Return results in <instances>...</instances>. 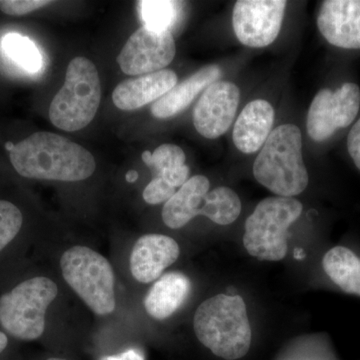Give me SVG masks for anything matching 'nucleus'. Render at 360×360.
<instances>
[{"label": "nucleus", "instance_id": "nucleus-1", "mask_svg": "<svg viewBox=\"0 0 360 360\" xmlns=\"http://www.w3.org/2000/svg\"><path fill=\"white\" fill-rule=\"evenodd\" d=\"M9 155L14 169L26 179L82 181L96 169L86 148L51 132H35L15 144Z\"/></svg>", "mask_w": 360, "mask_h": 360}, {"label": "nucleus", "instance_id": "nucleus-2", "mask_svg": "<svg viewBox=\"0 0 360 360\" xmlns=\"http://www.w3.org/2000/svg\"><path fill=\"white\" fill-rule=\"evenodd\" d=\"M193 329L201 345L220 359H243L250 352L252 335L241 296L222 293L208 298L196 309Z\"/></svg>", "mask_w": 360, "mask_h": 360}, {"label": "nucleus", "instance_id": "nucleus-3", "mask_svg": "<svg viewBox=\"0 0 360 360\" xmlns=\"http://www.w3.org/2000/svg\"><path fill=\"white\" fill-rule=\"evenodd\" d=\"M255 179L281 198H293L309 186L302 158V134L295 124L272 130L253 165Z\"/></svg>", "mask_w": 360, "mask_h": 360}, {"label": "nucleus", "instance_id": "nucleus-4", "mask_svg": "<svg viewBox=\"0 0 360 360\" xmlns=\"http://www.w3.org/2000/svg\"><path fill=\"white\" fill-rule=\"evenodd\" d=\"M101 101L98 71L91 60L75 58L66 70L65 82L49 106L54 127L65 131H77L94 120Z\"/></svg>", "mask_w": 360, "mask_h": 360}, {"label": "nucleus", "instance_id": "nucleus-5", "mask_svg": "<svg viewBox=\"0 0 360 360\" xmlns=\"http://www.w3.org/2000/svg\"><path fill=\"white\" fill-rule=\"evenodd\" d=\"M302 210V203L293 198L274 196L260 201L245 222V250L259 260H283L288 250V229Z\"/></svg>", "mask_w": 360, "mask_h": 360}, {"label": "nucleus", "instance_id": "nucleus-6", "mask_svg": "<svg viewBox=\"0 0 360 360\" xmlns=\"http://www.w3.org/2000/svg\"><path fill=\"white\" fill-rule=\"evenodd\" d=\"M60 269L66 283L94 314L115 311V274L103 255L86 246H72L63 252Z\"/></svg>", "mask_w": 360, "mask_h": 360}, {"label": "nucleus", "instance_id": "nucleus-7", "mask_svg": "<svg viewBox=\"0 0 360 360\" xmlns=\"http://www.w3.org/2000/svg\"><path fill=\"white\" fill-rule=\"evenodd\" d=\"M58 293V285L47 277L23 281L0 296V324L18 340H37L44 335L45 314Z\"/></svg>", "mask_w": 360, "mask_h": 360}, {"label": "nucleus", "instance_id": "nucleus-8", "mask_svg": "<svg viewBox=\"0 0 360 360\" xmlns=\"http://www.w3.org/2000/svg\"><path fill=\"white\" fill-rule=\"evenodd\" d=\"M359 110L360 89L354 82H345L335 89L319 90L307 113V134L312 141H328L338 130L350 127Z\"/></svg>", "mask_w": 360, "mask_h": 360}, {"label": "nucleus", "instance_id": "nucleus-9", "mask_svg": "<svg viewBox=\"0 0 360 360\" xmlns=\"http://www.w3.org/2000/svg\"><path fill=\"white\" fill-rule=\"evenodd\" d=\"M284 0H238L232 26L240 44L252 49L269 46L278 37L285 13Z\"/></svg>", "mask_w": 360, "mask_h": 360}, {"label": "nucleus", "instance_id": "nucleus-10", "mask_svg": "<svg viewBox=\"0 0 360 360\" xmlns=\"http://www.w3.org/2000/svg\"><path fill=\"white\" fill-rule=\"evenodd\" d=\"M175 53L172 32L142 26L127 40L117 63L125 75L141 77L163 70L174 60Z\"/></svg>", "mask_w": 360, "mask_h": 360}, {"label": "nucleus", "instance_id": "nucleus-11", "mask_svg": "<svg viewBox=\"0 0 360 360\" xmlns=\"http://www.w3.org/2000/svg\"><path fill=\"white\" fill-rule=\"evenodd\" d=\"M240 101V91L229 82H215L201 94L193 110L196 131L207 139H219L231 127Z\"/></svg>", "mask_w": 360, "mask_h": 360}, {"label": "nucleus", "instance_id": "nucleus-12", "mask_svg": "<svg viewBox=\"0 0 360 360\" xmlns=\"http://www.w3.org/2000/svg\"><path fill=\"white\" fill-rule=\"evenodd\" d=\"M316 22L329 44L347 51H360V0L322 1Z\"/></svg>", "mask_w": 360, "mask_h": 360}, {"label": "nucleus", "instance_id": "nucleus-13", "mask_svg": "<svg viewBox=\"0 0 360 360\" xmlns=\"http://www.w3.org/2000/svg\"><path fill=\"white\" fill-rule=\"evenodd\" d=\"M180 248L174 238L146 234L137 239L130 255V271L139 283H150L179 259Z\"/></svg>", "mask_w": 360, "mask_h": 360}, {"label": "nucleus", "instance_id": "nucleus-14", "mask_svg": "<svg viewBox=\"0 0 360 360\" xmlns=\"http://www.w3.org/2000/svg\"><path fill=\"white\" fill-rule=\"evenodd\" d=\"M176 84V73L170 70L127 78L115 87L112 101L122 110H139L146 104L155 103Z\"/></svg>", "mask_w": 360, "mask_h": 360}, {"label": "nucleus", "instance_id": "nucleus-15", "mask_svg": "<svg viewBox=\"0 0 360 360\" xmlns=\"http://www.w3.org/2000/svg\"><path fill=\"white\" fill-rule=\"evenodd\" d=\"M274 110L269 101L257 99L246 104L232 131L234 146L245 155L262 148L272 131Z\"/></svg>", "mask_w": 360, "mask_h": 360}, {"label": "nucleus", "instance_id": "nucleus-16", "mask_svg": "<svg viewBox=\"0 0 360 360\" xmlns=\"http://www.w3.org/2000/svg\"><path fill=\"white\" fill-rule=\"evenodd\" d=\"M210 180L203 175H194L165 202L162 220L167 226L179 229L198 215L202 214L206 195L210 193Z\"/></svg>", "mask_w": 360, "mask_h": 360}, {"label": "nucleus", "instance_id": "nucleus-17", "mask_svg": "<svg viewBox=\"0 0 360 360\" xmlns=\"http://www.w3.org/2000/svg\"><path fill=\"white\" fill-rule=\"evenodd\" d=\"M191 283L181 272L163 274L144 298V309L156 321H165L186 302L191 295Z\"/></svg>", "mask_w": 360, "mask_h": 360}, {"label": "nucleus", "instance_id": "nucleus-18", "mask_svg": "<svg viewBox=\"0 0 360 360\" xmlns=\"http://www.w3.org/2000/svg\"><path fill=\"white\" fill-rule=\"evenodd\" d=\"M219 66L208 65L196 71L193 75L176 84L165 96L151 105L153 115L160 120L172 117L186 110L196 96L220 77Z\"/></svg>", "mask_w": 360, "mask_h": 360}, {"label": "nucleus", "instance_id": "nucleus-19", "mask_svg": "<svg viewBox=\"0 0 360 360\" xmlns=\"http://www.w3.org/2000/svg\"><path fill=\"white\" fill-rule=\"evenodd\" d=\"M142 160L155 172L153 179L162 180L175 189L184 186L188 179L186 153L174 144H162L153 153L146 150L142 153Z\"/></svg>", "mask_w": 360, "mask_h": 360}, {"label": "nucleus", "instance_id": "nucleus-20", "mask_svg": "<svg viewBox=\"0 0 360 360\" xmlns=\"http://www.w3.org/2000/svg\"><path fill=\"white\" fill-rule=\"evenodd\" d=\"M322 266L329 278L349 295L360 296V258L345 246H335L326 253Z\"/></svg>", "mask_w": 360, "mask_h": 360}, {"label": "nucleus", "instance_id": "nucleus-21", "mask_svg": "<svg viewBox=\"0 0 360 360\" xmlns=\"http://www.w3.org/2000/svg\"><path fill=\"white\" fill-rule=\"evenodd\" d=\"M137 4L141 9L144 26L155 30L170 32L179 20L182 11V2L180 1L144 0Z\"/></svg>", "mask_w": 360, "mask_h": 360}, {"label": "nucleus", "instance_id": "nucleus-22", "mask_svg": "<svg viewBox=\"0 0 360 360\" xmlns=\"http://www.w3.org/2000/svg\"><path fill=\"white\" fill-rule=\"evenodd\" d=\"M2 47L7 56L27 72H39L42 56L32 39L18 33H9L2 39Z\"/></svg>", "mask_w": 360, "mask_h": 360}, {"label": "nucleus", "instance_id": "nucleus-23", "mask_svg": "<svg viewBox=\"0 0 360 360\" xmlns=\"http://www.w3.org/2000/svg\"><path fill=\"white\" fill-rule=\"evenodd\" d=\"M23 224L20 208L6 200H0V252L20 233Z\"/></svg>", "mask_w": 360, "mask_h": 360}, {"label": "nucleus", "instance_id": "nucleus-24", "mask_svg": "<svg viewBox=\"0 0 360 360\" xmlns=\"http://www.w3.org/2000/svg\"><path fill=\"white\" fill-rule=\"evenodd\" d=\"M176 189L158 179H153L143 191V200L148 205H160L167 202L174 195Z\"/></svg>", "mask_w": 360, "mask_h": 360}, {"label": "nucleus", "instance_id": "nucleus-25", "mask_svg": "<svg viewBox=\"0 0 360 360\" xmlns=\"http://www.w3.org/2000/svg\"><path fill=\"white\" fill-rule=\"evenodd\" d=\"M51 4L47 0H0V11L8 15L21 16Z\"/></svg>", "mask_w": 360, "mask_h": 360}, {"label": "nucleus", "instance_id": "nucleus-26", "mask_svg": "<svg viewBox=\"0 0 360 360\" xmlns=\"http://www.w3.org/2000/svg\"><path fill=\"white\" fill-rule=\"evenodd\" d=\"M347 146L348 155L360 172V116L347 135Z\"/></svg>", "mask_w": 360, "mask_h": 360}, {"label": "nucleus", "instance_id": "nucleus-27", "mask_svg": "<svg viewBox=\"0 0 360 360\" xmlns=\"http://www.w3.org/2000/svg\"><path fill=\"white\" fill-rule=\"evenodd\" d=\"M99 360H144V356L141 350L131 348V349L125 350L122 354L106 355Z\"/></svg>", "mask_w": 360, "mask_h": 360}, {"label": "nucleus", "instance_id": "nucleus-28", "mask_svg": "<svg viewBox=\"0 0 360 360\" xmlns=\"http://www.w3.org/2000/svg\"><path fill=\"white\" fill-rule=\"evenodd\" d=\"M7 345H8V338H7L6 333L0 331V354L6 349Z\"/></svg>", "mask_w": 360, "mask_h": 360}, {"label": "nucleus", "instance_id": "nucleus-29", "mask_svg": "<svg viewBox=\"0 0 360 360\" xmlns=\"http://www.w3.org/2000/svg\"><path fill=\"white\" fill-rule=\"evenodd\" d=\"M137 179H139V174H137V172H135V170H130L129 172H127V180L130 182V184L136 181Z\"/></svg>", "mask_w": 360, "mask_h": 360}, {"label": "nucleus", "instance_id": "nucleus-30", "mask_svg": "<svg viewBox=\"0 0 360 360\" xmlns=\"http://www.w3.org/2000/svg\"><path fill=\"white\" fill-rule=\"evenodd\" d=\"M14 146H15V144H13V142H7V143L6 144V150L9 151V153H11V151H13V149L14 148Z\"/></svg>", "mask_w": 360, "mask_h": 360}, {"label": "nucleus", "instance_id": "nucleus-31", "mask_svg": "<svg viewBox=\"0 0 360 360\" xmlns=\"http://www.w3.org/2000/svg\"><path fill=\"white\" fill-rule=\"evenodd\" d=\"M295 257L297 258V259H302V258L304 257V255H303V251L300 250H295Z\"/></svg>", "mask_w": 360, "mask_h": 360}, {"label": "nucleus", "instance_id": "nucleus-32", "mask_svg": "<svg viewBox=\"0 0 360 360\" xmlns=\"http://www.w3.org/2000/svg\"><path fill=\"white\" fill-rule=\"evenodd\" d=\"M46 360H66V359H58V357H51V359H49Z\"/></svg>", "mask_w": 360, "mask_h": 360}]
</instances>
